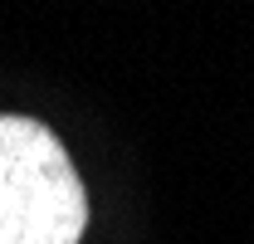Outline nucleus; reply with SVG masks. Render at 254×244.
<instances>
[{"label":"nucleus","mask_w":254,"mask_h":244,"mask_svg":"<svg viewBox=\"0 0 254 244\" xmlns=\"http://www.w3.org/2000/svg\"><path fill=\"white\" fill-rule=\"evenodd\" d=\"M88 200L64 142L30 118H0V244H78Z\"/></svg>","instance_id":"nucleus-1"}]
</instances>
